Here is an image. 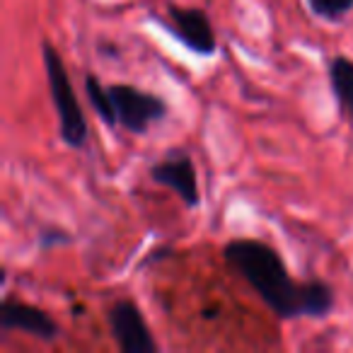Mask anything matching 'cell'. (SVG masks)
<instances>
[{
	"label": "cell",
	"instance_id": "6da1fadb",
	"mask_svg": "<svg viewBox=\"0 0 353 353\" xmlns=\"http://www.w3.org/2000/svg\"><path fill=\"white\" fill-rule=\"evenodd\" d=\"M225 264L256 290L281 319L327 317L334 310V290L322 281L298 283L290 279L281 254L261 240H232L223 250Z\"/></svg>",
	"mask_w": 353,
	"mask_h": 353
},
{
	"label": "cell",
	"instance_id": "7a4b0ae2",
	"mask_svg": "<svg viewBox=\"0 0 353 353\" xmlns=\"http://www.w3.org/2000/svg\"><path fill=\"white\" fill-rule=\"evenodd\" d=\"M41 59H44L46 80H49V92L54 99L56 117H59V133L61 141L68 148H83L88 143V121L80 109L78 94L68 78V70L63 65L61 54L54 49L51 41L41 44Z\"/></svg>",
	"mask_w": 353,
	"mask_h": 353
},
{
	"label": "cell",
	"instance_id": "3957f363",
	"mask_svg": "<svg viewBox=\"0 0 353 353\" xmlns=\"http://www.w3.org/2000/svg\"><path fill=\"white\" fill-rule=\"evenodd\" d=\"M109 90V99H112L114 114H117V123L126 128L128 133L143 136L152 123L162 121L167 117V102L152 92H143V90L133 88V85L117 83Z\"/></svg>",
	"mask_w": 353,
	"mask_h": 353
},
{
	"label": "cell",
	"instance_id": "277c9868",
	"mask_svg": "<svg viewBox=\"0 0 353 353\" xmlns=\"http://www.w3.org/2000/svg\"><path fill=\"white\" fill-rule=\"evenodd\" d=\"M150 179L160 187H167L182 199L187 208H196L201 203V192H199V179H196V167L189 152L179 150H167L160 162L150 167Z\"/></svg>",
	"mask_w": 353,
	"mask_h": 353
},
{
	"label": "cell",
	"instance_id": "5b68a950",
	"mask_svg": "<svg viewBox=\"0 0 353 353\" xmlns=\"http://www.w3.org/2000/svg\"><path fill=\"white\" fill-rule=\"evenodd\" d=\"M109 332L123 353H155L157 343L150 336L143 312L133 300H119L107 314Z\"/></svg>",
	"mask_w": 353,
	"mask_h": 353
},
{
	"label": "cell",
	"instance_id": "8992f818",
	"mask_svg": "<svg viewBox=\"0 0 353 353\" xmlns=\"http://www.w3.org/2000/svg\"><path fill=\"white\" fill-rule=\"evenodd\" d=\"M165 27L182 41L189 51L199 56L216 54V32L211 27V20L199 8H179L167 6V22Z\"/></svg>",
	"mask_w": 353,
	"mask_h": 353
},
{
	"label": "cell",
	"instance_id": "52a82bcc",
	"mask_svg": "<svg viewBox=\"0 0 353 353\" xmlns=\"http://www.w3.org/2000/svg\"><path fill=\"white\" fill-rule=\"evenodd\" d=\"M0 327H3V332H15V329L27 332L30 336H37L41 341H54L61 334L59 324L44 310L12 298H6L0 305Z\"/></svg>",
	"mask_w": 353,
	"mask_h": 353
},
{
	"label": "cell",
	"instance_id": "ba28073f",
	"mask_svg": "<svg viewBox=\"0 0 353 353\" xmlns=\"http://www.w3.org/2000/svg\"><path fill=\"white\" fill-rule=\"evenodd\" d=\"M329 85L332 92L336 97V102L341 104V109L353 119V61L346 56H334L329 61Z\"/></svg>",
	"mask_w": 353,
	"mask_h": 353
},
{
	"label": "cell",
	"instance_id": "9c48e42d",
	"mask_svg": "<svg viewBox=\"0 0 353 353\" xmlns=\"http://www.w3.org/2000/svg\"><path fill=\"white\" fill-rule=\"evenodd\" d=\"M85 94H88L90 107L94 109V114H97L107 126H119L112 99H109V90L104 88L97 75H88V78H85Z\"/></svg>",
	"mask_w": 353,
	"mask_h": 353
},
{
	"label": "cell",
	"instance_id": "30bf717a",
	"mask_svg": "<svg viewBox=\"0 0 353 353\" xmlns=\"http://www.w3.org/2000/svg\"><path fill=\"white\" fill-rule=\"evenodd\" d=\"M314 17L327 22H339L353 10V0H307Z\"/></svg>",
	"mask_w": 353,
	"mask_h": 353
},
{
	"label": "cell",
	"instance_id": "8fae6325",
	"mask_svg": "<svg viewBox=\"0 0 353 353\" xmlns=\"http://www.w3.org/2000/svg\"><path fill=\"white\" fill-rule=\"evenodd\" d=\"M39 242H41V247H44V250H49V247L63 245V242H70V240H68V235H65V232L56 230V228H46V230H41Z\"/></svg>",
	"mask_w": 353,
	"mask_h": 353
}]
</instances>
